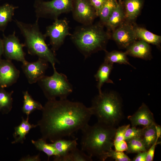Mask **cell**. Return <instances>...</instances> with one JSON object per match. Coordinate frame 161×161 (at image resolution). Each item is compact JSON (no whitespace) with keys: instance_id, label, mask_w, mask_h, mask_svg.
I'll use <instances>...</instances> for the list:
<instances>
[{"instance_id":"cell-32","label":"cell","mask_w":161,"mask_h":161,"mask_svg":"<svg viewBox=\"0 0 161 161\" xmlns=\"http://www.w3.org/2000/svg\"><path fill=\"white\" fill-rule=\"evenodd\" d=\"M143 128L142 129L137 128L136 127H130L128 128L126 130L125 134V140H127L136 137H141Z\"/></svg>"},{"instance_id":"cell-28","label":"cell","mask_w":161,"mask_h":161,"mask_svg":"<svg viewBox=\"0 0 161 161\" xmlns=\"http://www.w3.org/2000/svg\"><path fill=\"white\" fill-rule=\"evenodd\" d=\"M46 141L42 138L37 140H31L32 143L38 150L43 151L47 155L48 160L52 156H54V158L58 157V154L56 150L50 143H47Z\"/></svg>"},{"instance_id":"cell-40","label":"cell","mask_w":161,"mask_h":161,"mask_svg":"<svg viewBox=\"0 0 161 161\" xmlns=\"http://www.w3.org/2000/svg\"><path fill=\"white\" fill-rule=\"evenodd\" d=\"M3 54V46L2 39L0 37V61L2 59L1 57Z\"/></svg>"},{"instance_id":"cell-39","label":"cell","mask_w":161,"mask_h":161,"mask_svg":"<svg viewBox=\"0 0 161 161\" xmlns=\"http://www.w3.org/2000/svg\"><path fill=\"white\" fill-rule=\"evenodd\" d=\"M155 127L157 134V141H158L159 138L161 136V127L160 126L156 123L155 124Z\"/></svg>"},{"instance_id":"cell-41","label":"cell","mask_w":161,"mask_h":161,"mask_svg":"<svg viewBox=\"0 0 161 161\" xmlns=\"http://www.w3.org/2000/svg\"><path fill=\"white\" fill-rule=\"evenodd\" d=\"M121 0H119V2H121Z\"/></svg>"},{"instance_id":"cell-38","label":"cell","mask_w":161,"mask_h":161,"mask_svg":"<svg viewBox=\"0 0 161 161\" xmlns=\"http://www.w3.org/2000/svg\"><path fill=\"white\" fill-rule=\"evenodd\" d=\"M41 160L40 154L33 156L27 155L22 157L19 161H39Z\"/></svg>"},{"instance_id":"cell-5","label":"cell","mask_w":161,"mask_h":161,"mask_svg":"<svg viewBox=\"0 0 161 161\" xmlns=\"http://www.w3.org/2000/svg\"><path fill=\"white\" fill-rule=\"evenodd\" d=\"M98 122L115 126L123 117L122 103L114 92H102L93 99L91 107Z\"/></svg>"},{"instance_id":"cell-29","label":"cell","mask_w":161,"mask_h":161,"mask_svg":"<svg viewBox=\"0 0 161 161\" xmlns=\"http://www.w3.org/2000/svg\"><path fill=\"white\" fill-rule=\"evenodd\" d=\"M118 4L117 0H106L100 10L98 16L101 23L104 25L106 20Z\"/></svg>"},{"instance_id":"cell-22","label":"cell","mask_w":161,"mask_h":161,"mask_svg":"<svg viewBox=\"0 0 161 161\" xmlns=\"http://www.w3.org/2000/svg\"><path fill=\"white\" fill-rule=\"evenodd\" d=\"M134 29L136 37L145 41L148 44H151L159 47L161 42V37L153 34L144 28L137 26H134Z\"/></svg>"},{"instance_id":"cell-10","label":"cell","mask_w":161,"mask_h":161,"mask_svg":"<svg viewBox=\"0 0 161 161\" xmlns=\"http://www.w3.org/2000/svg\"><path fill=\"white\" fill-rule=\"evenodd\" d=\"M71 11L73 18L83 25L92 24L97 16L89 0H73Z\"/></svg>"},{"instance_id":"cell-20","label":"cell","mask_w":161,"mask_h":161,"mask_svg":"<svg viewBox=\"0 0 161 161\" xmlns=\"http://www.w3.org/2000/svg\"><path fill=\"white\" fill-rule=\"evenodd\" d=\"M77 138L72 140H66L63 139L57 140L50 143L56 150L58 156L54 158V160L58 157H62L77 147Z\"/></svg>"},{"instance_id":"cell-14","label":"cell","mask_w":161,"mask_h":161,"mask_svg":"<svg viewBox=\"0 0 161 161\" xmlns=\"http://www.w3.org/2000/svg\"><path fill=\"white\" fill-rule=\"evenodd\" d=\"M128 119L132 127L140 125L146 127L156 123L153 113L144 103L134 114L128 116Z\"/></svg>"},{"instance_id":"cell-1","label":"cell","mask_w":161,"mask_h":161,"mask_svg":"<svg viewBox=\"0 0 161 161\" xmlns=\"http://www.w3.org/2000/svg\"><path fill=\"white\" fill-rule=\"evenodd\" d=\"M41 111L37 124L42 138L52 143L81 130L93 115L91 107L67 99L48 100Z\"/></svg>"},{"instance_id":"cell-15","label":"cell","mask_w":161,"mask_h":161,"mask_svg":"<svg viewBox=\"0 0 161 161\" xmlns=\"http://www.w3.org/2000/svg\"><path fill=\"white\" fill-rule=\"evenodd\" d=\"M126 49L125 52L127 55L147 60L152 58L150 46L143 40H136Z\"/></svg>"},{"instance_id":"cell-11","label":"cell","mask_w":161,"mask_h":161,"mask_svg":"<svg viewBox=\"0 0 161 161\" xmlns=\"http://www.w3.org/2000/svg\"><path fill=\"white\" fill-rule=\"evenodd\" d=\"M48 62L38 58L36 61L30 62L27 61L22 63L21 68L28 83H35L43 77L48 67Z\"/></svg>"},{"instance_id":"cell-30","label":"cell","mask_w":161,"mask_h":161,"mask_svg":"<svg viewBox=\"0 0 161 161\" xmlns=\"http://www.w3.org/2000/svg\"><path fill=\"white\" fill-rule=\"evenodd\" d=\"M128 153H137L140 152L147 151L141 137H136L126 141Z\"/></svg>"},{"instance_id":"cell-26","label":"cell","mask_w":161,"mask_h":161,"mask_svg":"<svg viewBox=\"0 0 161 161\" xmlns=\"http://www.w3.org/2000/svg\"><path fill=\"white\" fill-rule=\"evenodd\" d=\"M13 91L8 92L4 89L0 88V112L3 114H7L13 107Z\"/></svg>"},{"instance_id":"cell-3","label":"cell","mask_w":161,"mask_h":161,"mask_svg":"<svg viewBox=\"0 0 161 161\" xmlns=\"http://www.w3.org/2000/svg\"><path fill=\"white\" fill-rule=\"evenodd\" d=\"M101 23L83 25L77 27L71 38L85 58L99 51L106 50L107 42L111 37Z\"/></svg>"},{"instance_id":"cell-42","label":"cell","mask_w":161,"mask_h":161,"mask_svg":"<svg viewBox=\"0 0 161 161\" xmlns=\"http://www.w3.org/2000/svg\"><path fill=\"white\" fill-rule=\"evenodd\" d=\"M1 0H0V1H1Z\"/></svg>"},{"instance_id":"cell-35","label":"cell","mask_w":161,"mask_h":161,"mask_svg":"<svg viewBox=\"0 0 161 161\" xmlns=\"http://www.w3.org/2000/svg\"><path fill=\"white\" fill-rule=\"evenodd\" d=\"M160 142L155 143L148 150L146 158V161H152L154 156V153L156 145L160 144Z\"/></svg>"},{"instance_id":"cell-4","label":"cell","mask_w":161,"mask_h":161,"mask_svg":"<svg viewBox=\"0 0 161 161\" xmlns=\"http://www.w3.org/2000/svg\"><path fill=\"white\" fill-rule=\"evenodd\" d=\"M38 19L35 22L28 24L15 19L14 21L24 39V44L29 54L36 55L43 59L55 67L59 62L55 53L50 49L45 42L46 37L40 31L38 24Z\"/></svg>"},{"instance_id":"cell-13","label":"cell","mask_w":161,"mask_h":161,"mask_svg":"<svg viewBox=\"0 0 161 161\" xmlns=\"http://www.w3.org/2000/svg\"><path fill=\"white\" fill-rule=\"evenodd\" d=\"M20 73L11 60L1 59L0 61V88L4 89L15 83Z\"/></svg>"},{"instance_id":"cell-18","label":"cell","mask_w":161,"mask_h":161,"mask_svg":"<svg viewBox=\"0 0 161 161\" xmlns=\"http://www.w3.org/2000/svg\"><path fill=\"white\" fill-rule=\"evenodd\" d=\"M29 117L27 116L26 119L22 117L21 123L15 127L14 132L13 134L14 140L12 142V143H23L26 139V135L30 130L38 126L37 124L34 125L29 122Z\"/></svg>"},{"instance_id":"cell-2","label":"cell","mask_w":161,"mask_h":161,"mask_svg":"<svg viewBox=\"0 0 161 161\" xmlns=\"http://www.w3.org/2000/svg\"><path fill=\"white\" fill-rule=\"evenodd\" d=\"M117 129L97 122L93 126L88 124L81 130V149L88 154L103 161L105 154L112 149Z\"/></svg>"},{"instance_id":"cell-36","label":"cell","mask_w":161,"mask_h":161,"mask_svg":"<svg viewBox=\"0 0 161 161\" xmlns=\"http://www.w3.org/2000/svg\"><path fill=\"white\" fill-rule=\"evenodd\" d=\"M98 16V12L106 0H89Z\"/></svg>"},{"instance_id":"cell-34","label":"cell","mask_w":161,"mask_h":161,"mask_svg":"<svg viewBox=\"0 0 161 161\" xmlns=\"http://www.w3.org/2000/svg\"><path fill=\"white\" fill-rule=\"evenodd\" d=\"M114 145L116 151L123 152L126 151L127 149V144L125 140L114 142Z\"/></svg>"},{"instance_id":"cell-33","label":"cell","mask_w":161,"mask_h":161,"mask_svg":"<svg viewBox=\"0 0 161 161\" xmlns=\"http://www.w3.org/2000/svg\"><path fill=\"white\" fill-rule=\"evenodd\" d=\"M130 124L124 125L117 129L114 142L125 140V134L126 130L130 127Z\"/></svg>"},{"instance_id":"cell-19","label":"cell","mask_w":161,"mask_h":161,"mask_svg":"<svg viewBox=\"0 0 161 161\" xmlns=\"http://www.w3.org/2000/svg\"><path fill=\"white\" fill-rule=\"evenodd\" d=\"M143 3V0H124L126 20L131 21L135 19L140 12Z\"/></svg>"},{"instance_id":"cell-21","label":"cell","mask_w":161,"mask_h":161,"mask_svg":"<svg viewBox=\"0 0 161 161\" xmlns=\"http://www.w3.org/2000/svg\"><path fill=\"white\" fill-rule=\"evenodd\" d=\"M18 8V6L7 3L0 6V31H4Z\"/></svg>"},{"instance_id":"cell-16","label":"cell","mask_w":161,"mask_h":161,"mask_svg":"<svg viewBox=\"0 0 161 161\" xmlns=\"http://www.w3.org/2000/svg\"><path fill=\"white\" fill-rule=\"evenodd\" d=\"M126 19L125 11L121 2H119L106 20L104 25L108 31H113Z\"/></svg>"},{"instance_id":"cell-25","label":"cell","mask_w":161,"mask_h":161,"mask_svg":"<svg viewBox=\"0 0 161 161\" xmlns=\"http://www.w3.org/2000/svg\"><path fill=\"white\" fill-rule=\"evenodd\" d=\"M56 161H92V157L85 154L84 151L77 147L68 154L61 157L58 158Z\"/></svg>"},{"instance_id":"cell-27","label":"cell","mask_w":161,"mask_h":161,"mask_svg":"<svg viewBox=\"0 0 161 161\" xmlns=\"http://www.w3.org/2000/svg\"><path fill=\"white\" fill-rule=\"evenodd\" d=\"M156 123L143 127L141 138L147 151L153 144L158 142L157 141Z\"/></svg>"},{"instance_id":"cell-24","label":"cell","mask_w":161,"mask_h":161,"mask_svg":"<svg viewBox=\"0 0 161 161\" xmlns=\"http://www.w3.org/2000/svg\"><path fill=\"white\" fill-rule=\"evenodd\" d=\"M105 55L104 62L113 64L117 63L128 65L134 67L129 62L125 52L113 50L109 52L105 50Z\"/></svg>"},{"instance_id":"cell-17","label":"cell","mask_w":161,"mask_h":161,"mask_svg":"<svg viewBox=\"0 0 161 161\" xmlns=\"http://www.w3.org/2000/svg\"><path fill=\"white\" fill-rule=\"evenodd\" d=\"M113 64L104 62L99 67L94 75L97 82V87L99 94L102 92L101 88L105 83H113L109 78V76L113 68Z\"/></svg>"},{"instance_id":"cell-31","label":"cell","mask_w":161,"mask_h":161,"mask_svg":"<svg viewBox=\"0 0 161 161\" xmlns=\"http://www.w3.org/2000/svg\"><path fill=\"white\" fill-rule=\"evenodd\" d=\"M109 157L112 158L116 161H131L132 160L123 152L111 149L104 155L103 161Z\"/></svg>"},{"instance_id":"cell-23","label":"cell","mask_w":161,"mask_h":161,"mask_svg":"<svg viewBox=\"0 0 161 161\" xmlns=\"http://www.w3.org/2000/svg\"><path fill=\"white\" fill-rule=\"evenodd\" d=\"M23 93L24 100L22 110L27 116H29L30 114L35 110H42L43 106L40 102L34 100L28 91H24Z\"/></svg>"},{"instance_id":"cell-6","label":"cell","mask_w":161,"mask_h":161,"mask_svg":"<svg viewBox=\"0 0 161 161\" xmlns=\"http://www.w3.org/2000/svg\"><path fill=\"white\" fill-rule=\"evenodd\" d=\"M53 73L51 76L44 75L38 81V83L48 100L67 99L72 92L73 87L66 76L58 72L53 68Z\"/></svg>"},{"instance_id":"cell-37","label":"cell","mask_w":161,"mask_h":161,"mask_svg":"<svg viewBox=\"0 0 161 161\" xmlns=\"http://www.w3.org/2000/svg\"><path fill=\"white\" fill-rule=\"evenodd\" d=\"M147 151L140 152L137 153V155L132 161H146Z\"/></svg>"},{"instance_id":"cell-9","label":"cell","mask_w":161,"mask_h":161,"mask_svg":"<svg viewBox=\"0 0 161 161\" xmlns=\"http://www.w3.org/2000/svg\"><path fill=\"white\" fill-rule=\"evenodd\" d=\"M3 54L7 59L15 60L22 62H26L25 54L23 50L24 45L21 43L16 35L15 31L7 36H4L2 39Z\"/></svg>"},{"instance_id":"cell-12","label":"cell","mask_w":161,"mask_h":161,"mask_svg":"<svg viewBox=\"0 0 161 161\" xmlns=\"http://www.w3.org/2000/svg\"><path fill=\"white\" fill-rule=\"evenodd\" d=\"M112 37L120 47L125 48L137 39L134 26L126 20L112 31Z\"/></svg>"},{"instance_id":"cell-8","label":"cell","mask_w":161,"mask_h":161,"mask_svg":"<svg viewBox=\"0 0 161 161\" xmlns=\"http://www.w3.org/2000/svg\"><path fill=\"white\" fill-rule=\"evenodd\" d=\"M68 21L66 18L54 20L52 25L47 26L44 35L49 38L51 50L55 53L63 44L65 38L71 35Z\"/></svg>"},{"instance_id":"cell-7","label":"cell","mask_w":161,"mask_h":161,"mask_svg":"<svg viewBox=\"0 0 161 161\" xmlns=\"http://www.w3.org/2000/svg\"><path fill=\"white\" fill-rule=\"evenodd\" d=\"M73 0H34L33 7L37 18L55 20L61 14L71 11Z\"/></svg>"}]
</instances>
